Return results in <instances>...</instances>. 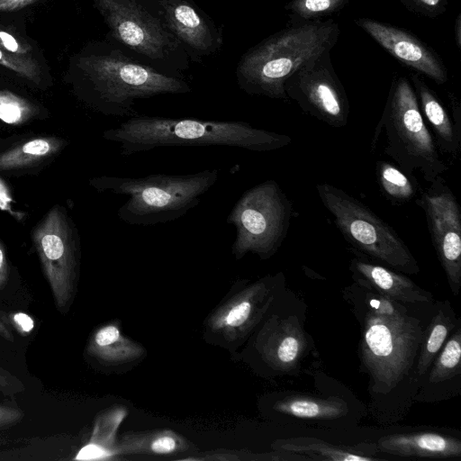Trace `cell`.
Listing matches in <instances>:
<instances>
[{"label": "cell", "instance_id": "cell-1", "mask_svg": "<svg viewBox=\"0 0 461 461\" xmlns=\"http://www.w3.org/2000/svg\"><path fill=\"white\" fill-rule=\"evenodd\" d=\"M343 298L360 327L359 367L367 375L372 416L382 424L399 421L420 388L418 359L438 301L402 303L357 281Z\"/></svg>", "mask_w": 461, "mask_h": 461}, {"label": "cell", "instance_id": "cell-2", "mask_svg": "<svg viewBox=\"0 0 461 461\" xmlns=\"http://www.w3.org/2000/svg\"><path fill=\"white\" fill-rule=\"evenodd\" d=\"M75 68L85 98L109 116L137 115L138 100L192 92L184 78L164 73L110 42H98L77 56Z\"/></svg>", "mask_w": 461, "mask_h": 461}, {"label": "cell", "instance_id": "cell-3", "mask_svg": "<svg viewBox=\"0 0 461 461\" xmlns=\"http://www.w3.org/2000/svg\"><path fill=\"white\" fill-rule=\"evenodd\" d=\"M122 156L167 147L222 146L250 151H273L288 146L291 137L240 121L134 115L103 133Z\"/></svg>", "mask_w": 461, "mask_h": 461}, {"label": "cell", "instance_id": "cell-4", "mask_svg": "<svg viewBox=\"0 0 461 461\" xmlns=\"http://www.w3.org/2000/svg\"><path fill=\"white\" fill-rule=\"evenodd\" d=\"M340 34L332 19L288 23L249 49L237 63L235 76L240 90L287 101L285 80L299 68L326 50H331Z\"/></svg>", "mask_w": 461, "mask_h": 461}, {"label": "cell", "instance_id": "cell-5", "mask_svg": "<svg viewBox=\"0 0 461 461\" xmlns=\"http://www.w3.org/2000/svg\"><path fill=\"white\" fill-rule=\"evenodd\" d=\"M220 170L187 175L152 174L140 177L102 176L91 180L99 192L127 195L117 210L119 220L132 226H153L180 219L196 207L217 183Z\"/></svg>", "mask_w": 461, "mask_h": 461}, {"label": "cell", "instance_id": "cell-6", "mask_svg": "<svg viewBox=\"0 0 461 461\" xmlns=\"http://www.w3.org/2000/svg\"><path fill=\"white\" fill-rule=\"evenodd\" d=\"M381 132L385 137L384 153L407 176L420 171L430 184L448 170L405 77H396L392 82L374 137Z\"/></svg>", "mask_w": 461, "mask_h": 461}, {"label": "cell", "instance_id": "cell-7", "mask_svg": "<svg viewBox=\"0 0 461 461\" xmlns=\"http://www.w3.org/2000/svg\"><path fill=\"white\" fill-rule=\"evenodd\" d=\"M117 45L168 75L184 78L189 57L161 19L140 0H93Z\"/></svg>", "mask_w": 461, "mask_h": 461}, {"label": "cell", "instance_id": "cell-8", "mask_svg": "<svg viewBox=\"0 0 461 461\" xmlns=\"http://www.w3.org/2000/svg\"><path fill=\"white\" fill-rule=\"evenodd\" d=\"M316 191L337 228L356 250L395 271L419 273V264L404 241L368 206L328 183L317 184Z\"/></svg>", "mask_w": 461, "mask_h": 461}, {"label": "cell", "instance_id": "cell-9", "mask_svg": "<svg viewBox=\"0 0 461 461\" xmlns=\"http://www.w3.org/2000/svg\"><path fill=\"white\" fill-rule=\"evenodd\" d=\"M292 203L275 180L268 179L245 192L233 204L226 218L235 229L232 253L241 258L253 252L268 258L287 236Z\"/></svg>", "mask_w": 461, "mask_h": 461}, {"label": "cell", "instance_id": "cell-10", "mask_svg": "<svg viewBox=\"0 0 461 461\" xmlns=\"http://www.w3.org/2000/svg\"><path fill=\"white\" fill-rule=\"evenodd\" d=\"M326 50L294 72L285 82L288 99L301 110L334 128L347 125L349 103Z\"/></svg>", "mask_w": 461, "mask_h": 461}, {"label": "cell", "instance_id": "cell-11", "mask_svg": "<svg viewBox=\"0 0 461 461\" xmlns=\"http://www.w3.org/2000/svg\"><path fill=\"white\" fill-rule=\"evenodd\" d=\"M416 203L423 210L431 241L454 295L461 287V211L443 177L429 184Z\"/></svg>", "mask_w": 461, "mask_h": 461}, {"label": "cell", "instance_id": "cell-12", "mask_svg": "<svg viewBox=\"0 0 461 461\" xmlns=\"http://www.w3.org/2000/svg\"><path fill=\"white\" fill-rule=\"evenodd\" d=\"M157 15L180 41L189 59L200 61L217 52L222 30L192 0H155Z\"/></svg>", "mask_w": 461, "mask_h": 461}, {"label": "cell", "instance_id": "cell-13", "mask_svg": "<svg viewBox=\"0 0 461 461\" xmlns=\"http://www.w3.org/2000/svg\"><path fill=\"white\" fill-rule=\"evenodd\" d=\"M356 24L403 65L427 76L438 85L447 81V70L441 58L411 32L370 18H358Z\"/></svg>", "mask_w": 461, "mask_h": 461}, {"label": "cell", "instance_id": "cell-14", "mask_svg": "<svg viewBox=\"0 0 461 461\" xmlns=\"http://www.w3.org/2000/svg\"><path fill=\"white\" fill-rule=\"evenodd\" d=\"M32 238L49 275L64 276L72 267L77 238L66 212L54 206L37 226Z\"/></svg>", "mask_w": 461, "mask_h": 461}, {"label": "cell", "instance_id": "cell-15", "mask_svg": "<svg viewBox=\"0 0 461 461\" xmlns=\"http://www.w3.org/2000/svg\"><path fill=\"white\" fill-rule=\"evenodd\" d=\"M461 392V326L450 333L418 389L414 402H438Z\"/></svg>", "mask_w": 461, "mask_h": 461}, {"label": "cell", "instance_id": "cell-16", "mask_svg": "<svg viewBox=\"0 0 461 461\" xmlns=\"http://www.w3.org/2000/svg\"><path fill=\"white\" fill-rule=\"evenodd\" d=\"M357 257L350 261L353 281L366 284L384 296L402 303H432L434 295L418 286L401 272L367 260L353 249Z\"/></svg>", "mask_w": 461, "mask_h": 461}, {"label": "cell", "instance_id": "cell-17", "mask_svg": "<svg viewBox=\"0 0 461 461\" xmlns=\"http://www.w3.org/2000/svg\"><path fill=\"white\" fill-rule=\"evenodd\" d=\"M378 451L402 457L455 458L461 456V440L438 432L391 434L381 438Z\"/></svg>", "mask_w": 461, "mask_h": 461}, {"label": "cell", "instance_id": "cell-18", "mask_svg": "<svg viewBox=\"0 0 461 461\" xmlns=\"http://www.w3.org/2000/svg\"><path fill=\"white\" fill-rule=\"evenodd\" d=\"M411 79L420 113L432 130L438 150L452 158H457L461 148V135L457 133L448 112L418 73H412Z\"/></svg>", "mask_w": 461, "mask_h": 461}, {"label": "cell", "instance_id": "cell-19", "mask_svg": "<svg viewBox=\"0 0 461 461\" xmlns=\"http://www.w3.org/2000/svg\"><path fill=\"white\" fill-rule=\"evenodd\" d=\"M280 450L304 455L313 460L330 461H376L378 449L375 444L361 443L356 446L335 445L320 438L298 437L283 439L276 444Z\"/></svg>", "mask_w": 461, "mask_h": 461}, {"label": "cell", "instance_id": "cell-20", "mask_svg": "<svg viewBox=\"0 0 461 461\" xmlns=\"http://www.w3.org/2000/svg\"><path fill=\"white\" fill-rule=\"evenodd\" d=\"M460 323L450 302L438 301V308L427 329L418 359L420 386L431 364L441 350L450 333Z\"/></svg>", "mask_w": 461, "mask_h": 461}, {"label": "cell", "instance_id": "cell-21", "mask_svg": "<svg viewBox=\"0 0 461 461\" xmlns=\"http://www.w3.org/2000/svg\"><path fill=\"white\" fill-rule=\"evenodd\" d=\"M278 411L294 418L306 420H335L348 412L347 403L340 398L328 399L294 394L277 403Z\"/></svg>", "mask_w": 461, "mask_h": 461}, {"label": "cell", "instance_id": "cell-22", "mask_svg": "<svg viewBox=\"0 0 461 461\" xmlns=\"http://www.w3.org/2000/svg\"><path fill=\"white\" fill-rule=\"evenodd\" d=\"M375 174L382 194L393 203H404L413 199L418 192V183L391 162L378 160Z\"/></svg>", "mask_w": 461, "mask_h": 461}, {"label": "cell", "instance_id": "cell-23", "mask_svg": "<svg viewBox=\"0 0 461 461\" xmlns=\"http://www.w3.org/2000/svg\"><path fill=\"white\" fill-rule=\"evenodd\" d=\"M62 142L55 138H37L0 154V170L32 166L56 153Z\"/></svg>", "mask_w": 461, "mask_h": 461}, {"label": "cell", "instance_id": "cell-24", "mask_svg": "<svg viewBox=\"0 0 461 461\" xmlns=\"http://www.w3.org/2000/svg\"><path fill=\"white\" fill-rule=\"evenodd\" d=\"M349 0H290L285 5L288 23H301L322 20L342 10Z\"/></svg>", "mask_w": 461, "mask_h": 461}, {"label": "cell", "instance_id": "cell-25", "mask_svg": "<svg viewBox=\"0 0 461 461\" xmlns=\"http://www.w3.org/2000/svg\"><path fill=\"white\" fill-rule=\"evenodd\" d=\"M34 107L24 98L7 90H0V120L9 124H18L28 120Z\"/></svg>", "mask_w": 461, "mask_h": 461}, {"label": "cell", "instance_id": "cell-26", "mask_svg": "<svg viewBox=\"0 0 461 461\" xmlns=\"http://www.w3.org/2000/svg\"><path fill=\"white\" fill-rule=\"evenodd\" d=\"M0 65L34 83L41 80V69L32 56H18L0 48Z\"/></svg>", "mask_w": 461, "mask_h": 461}, {"label": "cell", "instance_id": "cell-27", "mask_svg": "<svg viewBox=\"0 0 461 461\" xmlns=\"http://www.w3.org/2000/svg\"><path fill=\"white\" fill-rule=\"evenodd\" d=\"M408 10L434 18L447 12V0H399Z\"/></svg>", "mask_w": 461, "mask_h": 461}, {"label": "cell", "instance_id": "cell-28", "mask_svg": "<svg viewBox=\"0 0 461 461\" xmlns=\"http://www.w3.org/2000/svg\"><path fill=\"white\" fill-rule=\"evenodd\" d=\"M0 48L18 56H32V49L26 41L0 28Z\"/></svg>", "mask_w": 461, "mask_h": 461}, {"label": "cell", "instance_id": "cell-29", "mask_svg": "<svg viewBox=\"0 0 461 461\" xmlns=\"http://www.w3.org/2000/svg\"><path fill=\"white\" fill-rule=\"evenodd\" d=\"M250 312L251 303L248 301H243L231 308L228 312L225 319L226 323L231 327L240 326L248 320Z\"/></svg>", "mask_w": 461, "mask_h": 461}, {"label": "cell", "instance_id": "cell-30", "mask_svg": "<svg viewBox=\"0 0 461 461\" xmlns=\"http://www.w3.org/2000/svg\"><path fill=\"white\" fill-rule=\"evenodd\" d=\"M120 339V331L117 327L109 325L101 329L95 335V342L100 347L109 346Z\"/></svg>", "mask_w": 461, "mask_h": 461}, {"label": "cell", "instance_id": "cell-31", "mask_svg": "<svg viewBox=\"0 0 461 461\" xmlns=\"http://www.w3.org/2000/svg\"><path fill=\"white\" fill-rule=\"evenodd\" d=\"M151 449L158 454L171 453L176 449V441L169 437L159 438L152 443Z\"/></svg>", "mask_w": 461, "mask_h": 461}, {"label": "cell", "instance_id": "cell-32", "mask_svg": "<svg viewBox=\"0 0 461 461\" xmlns=\"http://www.w3.org/2000/svg\"><path fill=\"white\" fill-rule=\"evenodd\" d=\"M448 97L452 108V120L457 133L461 135V108L459 100L453 93H449Z\"/></svg>", "mask_w": 461, "mask_h": 461}, {"label": "cell", "instance_id": "cell-33", "mask_svg": "<svg viewBox=\"0 0 461 461\" xmlns=\"http://www.w3.org/2000/svg\"><path fill=\"white\" fill-rule=\"evenodd\" d=\"M37 1L38 0H0V12L16 11Z\"/></svg>", "mask_w": 461, "mask_h": 461}, {"label": "cell", "instance_id": "cell-34", "mask_svg": "<svg viewBox=\"0 0 461 461\" xmlns=\"http://www.w3.org/2000/svg\"><path fill=\"white\" fill-rule=\"evenodd\" d=\"M14 321L24 332H30L34 327L32 319L23 312L14 314Z\"/></svg>", "mask_w": 461, "mask_h": 461}, {"label": "cell", "instance_id": "cell-35", "mask_svg": "<svg viewBox=\"0 0 461 461\" xmlns=\"http://www.w3.org/2000/svg\"><path fill=\"white\" fill-rule=\"evenodd\" d=\"M104 451L96 446L89 445L81 449L77 459H93L101 457Z\"/></svg>", "mask_w": 461, "mask_h": 461}, {"label": "cell", "instance_id": "cell-36", "mask_svg": "<svg viewBox=\"0 0 461 461\" xmlns=\"http://www.w3.org/2000/svg\"><path fill=\"white\" fill-rule=\"evenodd\" d=\"M454 32H455V41L456 42V45L458 49H461V14H459L456 19L455 26H454Z\"/></svg>", "mask_w": 461, "mask_h": 461}, {"label": "cell", "instance_id": "cell-37", "mask_svg": "<svg viewBox=\"0 0 461 461\" xmlns=\"http://www.w3.org/2000/svg\"><path fill=\"white\" fill-rule=\"evenodd\" d=\"M5 253H4V249H3V247L0 243V274L2 273L3 269H4V267H5Z\"/></svg>", "mask_w": 461, "mask_h": 461}]
</instances>
